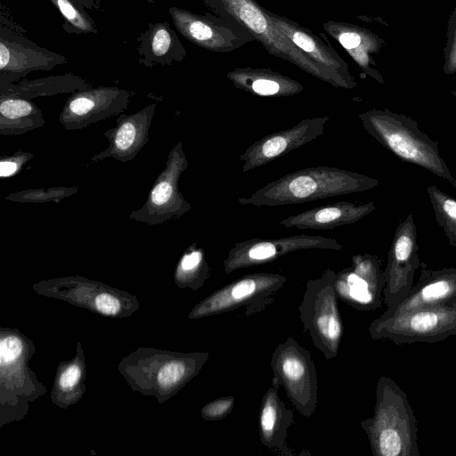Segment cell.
I'll list each match as a JSON object with an SVG mask.
<instances>
[{"label": "cell", "mask_w": 456, "mask_h": 456, "mask_svg": "<svg viewBox=\"0 0 456 456\" xmlns=\"http://www.w3.org/2000/svg\"><path fill=\"white\" fill-rule=\"evenodd\" d=\"M373 177L334 167H307L274 180L238 201L243 206L276 207L361 192L378 186Z\"/></svg>", "instance_id": "obj_1"}, {"label": "cell", "mask_w": 456, "mask_h": 456, "mask_svg": "<svg viewBox=\"0 0 456 456\" xmlns=\"http://www.w3.org/2000/svg\"><path fill=\"white\" fill-rule=\"evenodd\" d=\"M373 456H419L417 419L407 395L388 377L376 385L371 418L361 419Z\"/></svg>", "instance_id": "obj_2"}, {"label": "cell", "mask_w": 456, "mask_h": 456, "mask_svg": "<svg viewBox=\"0 0 456 456\" xmlns=\"http://www.w3.org/2000/svg\"><path fill=\"white\" fill-rule=\"evenodd\" d=\"M216 15L233 20L272 55L283 59L303 71L335 87L353 89L341 77L322 66L296 46L274 24L270 11L256 0H203Z\"/></svg>", "instance_id": "obj_3"}, {"label": "cell", "mask_w": 456, "mask_h": 456, "mask_svg": "<svg viewBox=\"0 0 456 456\" xmlns=\"http://www.w3.org/2000/svg\"><path fill=\"white\" fill-rule=\"evenodd\" d=\"M359 119L367 133L398 159L425 168L456 189V179L440 155L438 143L414 119L387 109L364 111Z\"/></svg>", "instance_id": "obj_4"}, {"label": "cell", "mask_w": 456, "mask_h": 456, "mask_svg": "<svg viewBox=\"0 0 456 456\" xmlns=\"http://www.w3.org/2000/svg\"><path fill=\"white\" fill-rule=\"evenodd\" d=\"M286 281L285 276L272 273L244 275L202 299L188 317L194 320L239 309L244 316L257 314L273 304Z\"/></svg>", "instance_id": "obj_5"}, {"label": "cell", "mask_w": 456, "mask_h": 456, "mask_svg": "<svg viewBox=\"0 0 456 456\" xmlns=\"http://www.w3.org/2000/svg\"><path fill=\"white\" fill-rule=\"evenodd\" d=\"M369 334L374 340L389 339L395 345L440 342L456 335V306L380 315L370 324Z\"/></svg>", "instance_id": "obj_6"}, {"label": "cell", "mask_w": 456, "mask_h": 456, "mask_svg": "<svg viewBox=\"0 0 456 456\" xmlns=\"http://www.w3.org/2000/svg\"><path fill=\"white\" fill-rule=\"evenodd\" d=\"M338 299L325 271L320 278L307 281L298 307L304 329L327 360L337 355L343 336Z\"/></svg>", "instance_id": "obj_7"}, {"label": "cell", "mask_w": 456, "mask_h": 456, "mask_svg": "<svg viewBox=\"0 0 456 456\" xmlns=\"http://www.w3.org/2000/svg\"><path fill=\"white\" fill-rule=\"evenodd\" d=\"M271 368L272 385L283 387L297 411L311 417L317 407L318 379L310 352L289 337L274 349Z\"/></svg>", "instance_id": "obj_8"}, {"label": "cell", "mask_w": 456, "mask_h": 456, "mask_svg": "<svg viewBox=\"0 0 456 456\" xmlns=\"http://www.w3.org/2000/svg\"><path fill=\"white\" fill-rule=\"evenodd\" d=\"M188 165L179 141L168 153L165 167L156 178L144 204L133 210L128 218L151 226L178 219L190 211L191 206L178 188L179 179Z\"/></svg>", "instance_id": "obj_9"}, {"label": "cell", "mask_w": 456, "mask_h": 456, "mask_svg": "<svg viewBox=\"0 0 456 456\" xmlns=\"http://www.w3.org/2000/svg\"><path fill=\"white\" fill-rule=\"evenodd\" d=\"M22 32V28H16L1 14L0 86L18 82L33 71H47L68 63L66 56L39 46Z\"/></svg>", "instance_id": "obj_10"}, {"label": "cell", "mask_w": 456, "mask_h": 456, "mask_svg": "<svg viewBox=\"0 0 456 456\" xmlns=\"http://www.w3.org/2000/svg\"><path fill=\"white\" fill-rule=\"evenodd\" d=\"M34 289L105 316L129 315L138 307L136 299L129 294L82 277L45 281L34 285Z\"/></svg>", "instance_id": "obj_11"}, {"label": "cell", "mask_w": 456, "mask_h": 456, "mask_svg": "<svg viewBox=\"0 0 456 456\" xmlns=\"http://www.w3.org/2000/svg\"><path fill=\"white\" fill-rule=\"evenodd\" d=\"M168 12L178 32L191 43L218 53L238 49L254 37L233 20L218 15L197 14L172 6Z\"/></svg>", "instance_id": "obj_12"}, {"label": "cell", "mask_w": 456, "mask_h": 456, "mask_svg": "<svg viewBox=\"0 0 456 456\" xmlns=\"http://www.w3.org/2000/svg\"><path fill=\"white\" fill-rule=\"evenodd\" d=\"M381 260L370 254L354 255L352 265L338 273L326 270L338 298L360 311L381 306L385 277Z\"/></svg>", "instance_id": "obj_13"}, {"label": "cell", "mask_w": 456, "mask_h": 456, "mask_svg": "<svg viewBox=\"0 0 456 456\" xmlns=\"http://www.w3.org/2000/svg\"><path fill=\"white\" fill-rule=\"evenodd\" d=\"M418 250L417 228L411 211L397 225L383 272V301L387 307L397 304L412 289L415 272L421 264Z\"/></svg>", "instance_id": "obj_14"}, {"label": "cell", "mask_w": 456, "mask_h": 456, "mask_svg": "<svg viewBox=\"0 0 456 456\" xmlns=\"http://www.w3.org/2000/svg\"><path fill=\"white\" fill-rule=\"evenodd\" d=\"M339 250L342 245L332 238L317 235H294L276 239H250L235 243L224 260V270H236L272 262L281 256L300 249Z\"/></svg>", "instance_id": "obj_15"}, {"label": "cell", "mask_w": 456, "mask_h": 456, "mask_svg": "<svg viewBox=\"0 0 456 456\" xmlns=\"http://www.w3.org/2000/svg\"><path fill=\"white\" fill-rule=\"evenodd\" d=\"M131 95L126 89L103 86L71 94L60 113L59 122L66 130L85 128L123 113Z\"/></svg>", "instance_id": "obj_16"}, {"label": "cell", "mask_w": 456, "mask_h": 456, "mask_svg": "<svg viewBox=\"0 0 456 456\" xmlns=\"http://www.w3.org/2000/svg\"><path fill=\"white\" fill-rule=\"evenodd\" d=\"M329 119V116L305 118L289 129L272 133L257 140L240 155V160L244 162L242 174L317 139L324 133Z\"/></svg>", "instance_id": "obj_17"}, {"label": "cell", "mask_w": 456, "mask_h": 456, "mask_svg": "<svg viewBox=\"0 0 456 456\" xmlns=\"http://www.w3.org/2000/svg\"><path fill=\"white\" fill-rule=\"evenodd\" d=\"M418 281L397 304L381 314L389 316L426 307L456 306V268L429 269L420 264Z\"/></svg>", "instance_id": "obj_18"}, {"label": "cell", "mask_w": 456, "mask_h": 456, "mask_svg": "<svg viewBox=\"0 0 456 456\" xmlns=\"http://www.w3.org/2000/svg\"><path fill=\"white\" fill-rule=\"evenodd\" d=\"M156 109L157 104L151 103L134 113H121L116 126L104 132L108 147L90 158V162L95 163L107 158L123 163L132 160L149 142Z\"/></svg>", "instance_id": "obj_19"}, {"label": "cell", "mask_w": 456, "mask_h": 456, "mask_svg": "<svg viewBox=\"0 0 456 456\" xmlns=\"http://www.w3.org/2000/svg\"><path fill=\"white\" fill-rule=\"evenodd\" d=\"M208 358V352L167 353V355L162 353L161 364L156 367L151 361L150 370H144V374H150V393L173 395L200 372Z\"/></svg>", "instance_id": "obj_20"}, {"label": "cell", "mask_w": 456, "mask_h": 456, "mask_svg": "<svg viewBox=\"0 0 456 456\" xmlns=\"http://www.w3.org/2000/svg\"><path fill=\"white\" fill-rule=\"evenodd\" d=\"M376 209L373 202L355 204L340 201L314 208L281 221L284 227L299 230H325L341 225L353 224Z\"/></svg>", "instance_id": "obj_21"}, {"label": "cell", "mask_w": 456, "mask_h": 456, "mask_svg": "<svg viewBox=\"0 0 456 456\" xmlns=\"http://www.w3.org/2000/svg\"><path fill=\"white\" fill-rule=\"evenodd\" d=\"M276 27L298 48L307 53L313 60L322 66L330 69L346 80L353 88L356 82L351 75L347 64L320 37L313 34L309 29L299 26L297 22L284 16L270 12Z\"/></svg>", "instance_id": "obj_22"}, {"label": "cell", "mask_w": 456, "mask_h": 456, "mask_svg": "<svg viewBox=\"0 0 456 456\" xmlns=\"http://www.w3.org/2000/svg\"><path fill=\"white\" fill-rule=\"evenodd\" d=\"M138 63L145 67L170 66L182 61L186 50L175 30L166 20L148 23L137 37Z\"/></svg>", "instance_id": "obj_23"}, {"label": "cell", "mask_w": 456, "mask_h": 456, "mask_svg": "<svg viewBox=\"0 0 456 456\" xmlns=\"http://www.w3.org/2000/svg\"><path fill=\"white\" fill-rule=\"evenodd\" d=\"M278 387L272 386L265 393L259 411L260 442L281 455L294 453L286 445L289 427L294 423V413L278 395Z\"/></svg>", "instance_id": "obj_24"}, {"label": "cell", "mask_w": 456, "mask_h": 456, "mask_svg": "<svg viewBox=\"0 0 456 456\" xmlns=\"http://www.w3.org/2000/svg\"><path fill=\"white\" fill-rule=\"evenodd\" d=\"M323 27L348 52L366 75L384 84L382 76L373 68L375 62L370 56V53H378L384 45L382 38L356 25L329 21Z\"/></svg>", "instance_id": "obj_25"}, {"label": "cell", "mask_w": 456, "mask_h": 456, "mask_svg": "<svg viewBox=\"0 0 456 456\" xmlns=\"http://www.w3.org/2000/svg\"><path fill=\"white\" fill-rule=\"evenodd\" d=\"M226 76L236 88L261 96H291L303 91L297 81L269 69L236 68Z\"/></svg>", "instance_id": "obj_26"}, {"label": "cell", "mask_w": 456, "mask_h": 456, "mask_svg": "<svg viewBox=\"0 0 456 456\" xmlns=\"http://www.w3.org/2000/svg\"><path fill=\"white\" fill-rule=\"evenodd\" d=\"M91 84L80 76L64 74L0 86V94L32 100L37 97L74 94L91 88Z\"/></svg>", "instance_id": "obj_27"}, {"label": "cell", "mask_w": 456, "mask_h": 456, "mask_svg": "<svg viewBox=\"0 0 456 456\" xmlns=\"http://www.w3.org/2000/svg\"><path fill=\"white\" fill-rule=\"evenodd\" d=\"M42 110L31 100L0 94V134L19 135L44 126Z\"/></svg>", "instance_id": "obj_28"}, {"label": "cell", "mask_w": 456, "mask_h": 456, "mask_svg": "<svg viewBox=\"0 0 456 456\" xmlns=\"http://www.w3.org/2000/svg\"><path fill=\"white\" fill-rule=\"evenodd\" d=\"M85 365L83 354L80 348L77 350V357L69 362H62L58 370L54 387L53 390V402L61 407H67L69 403H73L83 394L80 387L83 386L85 379Z\"/></svg>", "instance_id": "obj_29"}, {"label": "cell", "mask_w": 456, "mask_h": 456, "mask_svg": "<svg viewBox=\"0 0 456 456\" xmlns=\"http://www.w3.org/2000/svg\"><path fill=\"white\" fill-rule=\"evenodd\" d=\"M209 273L204 249L194 243L186 249L176 265L175 284L196 291L204 284Z\"/></svg>", "instance_id": "obj_30"}, {"label": "cell", "mask_w": 456, "mask_h": 456, "mask_svg": "<svg viewBox=\"0 0 456 456\" xmlns=\"http://www.w3.org/2000/svg\"><path fill=\"white\" fill-rule=\"evenodd\" d=\"M436 220L445 233L449 245L456 248V199L441 191L436 184L426 189Z\"/></svg>", "instance_id": "obj_31"}, {"label": "cell", "mask_w": 456, "mask_h": 456, "mask_svg": "<svg viewBox=\"0 0 456 456\" xmlns=\"http://www.w3.org/2000/svg\"><path fill=\"white\" fill-rule=\"evenodd\" d=\"M63 18L62 28L68 34H97L98 28L85 7L76 0H49Z\"/></svg>", "instance_id": "obj_32"}, {"label": "cell", "mask_w": 456, "mask_h": 456, "mask_svg": "<svg viewBox=\"0 0 456 456\" xmlns=\"http://www.w3.org/2000/svg\"><path fill=\"white\" fill-rule=\"evenodd\" d=\"M78 187L57 186L50 188L28 189L10 193L4 197L6 200L18 203H57L64 198L70 197L78 191Z\"/></svg>", "instance_id": "obj_33"}, {"label": "cell", "mask_w": 456, "mask_h": 456, "mask_svg": "<svg viewBox=\"0 0 456 456\" xmlns=\"http://www.w3.org/2000/svg\"><path fill=\"white\" fill-rule=\"evenodd\" d=\"M444 57V72L446 75L456 73V7L452 12L448 20Z\"/></svg>", "instance_id": "obj_34"}, {"label": "cell", "mask_w": 456, "mask_h": 456, "mask_svg": "<svg viewBox=\"0 0 456 456\" xmlns=\"http://www.w3.org/2000/svg\"><path fill=\"white\" fill-rule=\"evenodd\" d=\"M234 402V396H224L217 398L201 408V417L207 421L223 419L232 410Z\"/></svg>", "instance_id": "obj_35"}, {"label": "cell", "mask_w": 456, "mask_h": 456, "mask_svg": "<svg viewBox=\"0 0 456 456\" xmlns=\"http://www.w3.org/2000/svg\"><path fill=\"white\" fill-rule=\"evenodd\" d=\"M34 156L31 152L20 150L11 155L2 157L0 160V176L5 178L15 175Z\"/></svg>", "instance_id": "obj_36"}, {"label": "cell", "mask_w": 456, "mask_h": 456, "mask_svg": "<svg viewBox=\"0 0 456 456\" xmlns=\"http://www.w3.org/2000/svg\"><path fill=\"white\" fill-rule=\"evenodd\" d=\"M77 3H79L81 5H83L85 8L94 10V11H100L102 10V5L100 0H76Z\"/></svg>", "instance_id": "obj_37"}, {"label": "cell", "mask_w": 456, "mask_h": 456, "mask_svg": "<svg viewBox=\"0 0 456 456\" xmlns=\"http://www.w3.org/2000/svg\"><path fill=\"white\" fill-rule=\"evenodd\" d=\"M148 4H152L154 3V0H145Z\"/></svg>", "instance_id": "obj_38"}]
</instances>
